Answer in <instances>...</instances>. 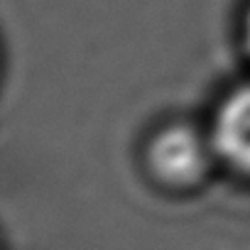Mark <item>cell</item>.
<instances>
[{
    "label": "cell",
    "mask_w": 250,
    "mask_h": 250,
    "mask_svg": "<svg viewBox=\"0 0 250 250\" xmlns=\"http://www.w3.org/2000/svg\"><path fill=\"white\" fill-rule=\"evenodd\" d=\"M243 42H245V49L250 54V5H248L245 18H243Z\"/></svg>",
    "instance_id": "cell-3"
},
{
    "label": "cell",
    "mask_w": 250,
    "mask_h": 250,
    "mask_svg": "<svg viewBox=\"0 0 250 250\" xmlns=\"http://www.w3.org/2000/svg\"><path fill=\"white\" fill-rule=\"evenodd\" d=\"M208 138L221 162L250 177V81L235 86L221 98Z\"/></svg>",
    "instance_id": "cell-2"
},
{
    "label": "cell",
    "mask_w": 250,
    "mask_h": 250,
    "mask_svg": "<svg viewBox=\"0 0 250 250\" xmlns=\"http://www.w3.org/2000/svg\"><path fill=\"white\" fill-rule=\"evenodd\" d=\"M216 157L211 138H204L187 123H172L155 130L145 145V165L150 177L174 191L199 187Z\"/></svg>",
    "instance_id": "cell-1"
}]
</instances>
